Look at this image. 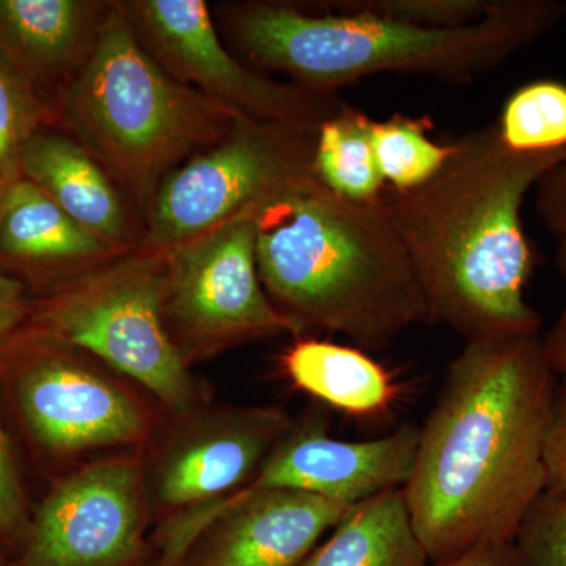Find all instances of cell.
Here are the masks:
<instances>
[{
	"instance_id": "cell-1",
	"label": "cell",
	"mask_w": 566,
	"mask_h": 566,
	"mask_svg": "<svg viewBox=\"0 0 566 566\" xmlns=\"http://www.w3.org/2000/svg\"><path fill=\"white\" fill-rule=\"evenodd\" d=\"M556 379L543 334L465 342L450 363L401 488L430 562L515 542L546 490Z\"/></svg>"
},
{
	"instance_id": "cell-2",
	"label": "cell",
	"mask_w": 566,
	"mask_h": 566,
	"mask_svg": "<svg viewBox=\"0 0 566 566\" xmlns=\"http://www.w3.org/2000/svg\"><path fill=\"white\" fill-rule=\"evenodd\" d=\"M450 145L431 180L381 196L411 256L430 324H444L465 342L542 334V316L526 301L535 255L521 210L528 191L566 163V148L512 150L497 125Z\"/></svg>"
},
{
	"instance_id": "cell-3",
	"label": "cell",
	"mask_w": 566,
	"mask_h": 566,
	"mask_svg": "<svg viewBox=\"0 0 566 566\" xmlns=\"http://www.w3.org/2000/svg\"><path fill=\"white\" fill-rule=\"evenodd\" d=\"M564 20L562 2L495 0L475 24L427 29L367 14L311 13L294 2L221 9L232 52L252 70L279 71L307 91L337 93L375 74L471 84Z\"/></svg>"
},
{
	"instance_id": "cell-4",
	"label": "cell",
	"mask_w": 566,
	"mask_h": 566,
	"mask_svg": "<svg viewBox=\"0 0 566 566\" xmlns=\"http://www.w3.org/2000/svg\"><path fill=\"white\" fill-rule=\"evenodd\" d=\"M256 264L264 292L304 334H344L381 353L409 327L430 324L408 249L382 200L349 202L323 189L260 218Z\"/></svg>"
},
{
	"instance_id": "cell-5",
	"label": "cell",
	"mask_w": 566,
	"mask_h": 566,
	"mask_svg": "<svg viewBox=\"0 0 566 566\" xmlns=\"http://www.w3.org/2000/svg\"><path fill=\"white\" fill-rule=\"evenodd\" d=\"M66 132L120 185L142 218L175 169L240 115L174 80L142 46L118 0L91 61L59 95Z\"/></svg>"
},
{
	"instance_id": "cell-6",
	"label": "cell",
	"mask_w": 566,
	"mask_h": 566,
	"mask_svg": "<svg viewBox=\"0 0 566 566\" xmlns=\"http://www.w3.org/2000/svg\"><path fill=\"white\" fill-rule=\"evenodd\" d=\"M166 293V249L140 244L31 304L28 329L88 354L185 419L203 408L202 394L167 331Z\"/></svg>"
},
{
	"instance_id": "cell-7",
	"label": "cell",
	"mask_w": 566,
	"mask_h": 566,
	"mask_svg": "<svg viewBox=\"0 0 566 566\" xmlns=\"http://www.w3.org/2000/svg\"><path fill=\"white\" fill-rule=\"evenodd\" d=\"M315 136L240 117L207 150L164 180L145 216L142 244L170 249L292 197L323 191Z\"/></svg>"
},
{
	"instance_id": "cell-8",
	"label": "cell",
	"mask_w": 566,
	"mask_h": 566,
	"mask_svg": "<svg viewBox=\"0 0 566 566\" xmlns=\"http://www.w3.org/2000/svg\"><path fill=\"white\" fill-rule=\"evenodd\" d=\"M266 211L245 212L166 249L164 315L189 367L248 342L304 334L275 307L260 279L256 233Z\"/></svg>"
},
{
	"instance_id": "cell-9",
	"label": "cell",
	"mask_w": 566,
	"mask_h": 566,
	"mask_svg": "<svg viewBox=\"0 0 566 566\" xmlns=\"http://www.w3.org/2000/svg\"><path fill=\"white\" fill-rule=\"evenodd\" d=\"M11 395L33 441L55 455L144 444L155 416L93 357L31 329L0 345Z\"/></svg>"
},
{
	"instance_id": "cell-10",
	"label": "cell",
	"mask_w": 566,
	"mask_h": 566,
	"mask_svg": "<svg viewBox=\"0 0 566 566\" xmlns=\"http://www.w3.org/2000/svg\"><path fill=\"white\" fill-rule=\"evenodd\" d=\"M137 39L164 71L240 117L316 134L344 109L338 93L279 82L227 50L203 0H118Z\"/></svg>"
},
{
	"instance_id": "cell-11",
	"label": "cell",
	"mask_w": 566,
	"mask_h": 566,
	"mask_svg": "<svg viewBox=\"0 0 566 566\" xmlns=\"http://www.w3.org/2000/svg\"><path fill=\"white\" fill-rule=\"evenodd\" d=\"M147 474L137 457L81 465L29 520L17 566H133L147 556Z\"/></svg>"
},
{
	"instance_id": "cell-12",
	"label": "cell",
	"mask_w": 566,
	"mask_h": 566,
	"mask_svg": "<svg viewBox=\"0 0 566 566\" xmlns=\"http://www.w3.org/2000/svg\"><path fill=\"white\" fill-rule=\"evenodd\" d=\"M174 423L145 468L148 506L161 516L159 526L248 486L293 419L277 406H221Z\"/></svg>"
},
{
	"instance_id": "cell-13",
	"label": "cell",
	"mask_w": 566,
	"mask_h": 566,
	"mask_svg": "<svg viewBox=\"0 0 566 566\" xmlns=\"http://www.w3.org/2000/svg\"><path fill=\"white\" fill-rule=\"evenodd\" d=\"M419 439V424L405 423L385 438L342 441L329 433L326 416L311 412L293 422L252 482L238 493L294 490L356 505L408 483Z\"/></svg>"
},
{
	"instance_id": "cell-14",
	"label": "cell",
	"mask_w": 566,
	"mask_h": 566,
	"mask_svg": "<svg viewBox=\"0 0 566 566\" xmlns=\"http://www.w3.org/2000/svg\"><path fill=\"white\" fill-rule=\"evenodd\" d=\"M20 174L117 255L144 241L140 212L106 167L69 132L43 126L33 134L22 148Z\"/></svg>"
},
{
	"instance_id": "cell-15",
	"label": "cell",
	"mask_w": 566,
	"mask_h": 566,
	"mask_svg": "<svg viewBox=\"0 0 566 566\" xmlns=\"http://www.w3.org/2000/svg\"><path fill=\"white\" fill-rule=\"evenodd\" d=\"M112 2L0 0V59L39 95H59L91 61Z\"/></svg>"
},
{
	"instance_id": "cell-16",
	"label": "cell",
	"mask_w": 566,
	"mask_h": 566,
	"mask_svg": "<svg viewBox=\"0 0 566 566\" xmlns=\"http://www.w3.org/2000/svg\"><path fill=\"white\" fill-rule=\"evenodd\" d=\"M114 256L117 253L73 221L39 186L25 178L11 182L0 214V260L63 275L66 282Z\"/></svg>"
},
{
	"instance_id": "cell-17",
	"label": "cell",
	"mask_w": 566,
	"mask_h": 566,
	"mask_svg": "<svg viewBox=\"0 0 566 566\" xmlns=\"http://www.w3.org/2000/svg\"><path fill=\"white\" fill-rule=\"evenodd\" d=\"M281 364L294 387L356 419L385 415L400 392L392 374L356 346L297 337Z\"/></svg>"
},
{
	"instance_id": "cell-18",
	"label": "cell",
	"mask_w": 566,
	"mask_h": 566,
	"mask_svg": "<svg viewBox=\"0 0 566 566\" xmlns=\"http://www.w3.org/2000/svg\"><path fill=\"white\" fill-rule=\"evenodd\" d=\"M403 490H389L353 505L326 543L303 566H428Z\"/></svg>"
},
{
	"instance_id": "cell-19",
	"label": "cell",
	"mask_w": 566,
	"mask_h": 566,
	"mask_svg": "<svg viewBox=\"0 0 566 566\" xmlns=\"http://www.w3.org/2000/svg\"><path fill=\"white\" fill-rule=\"evenodd\" d=\"M374 122L345 104L315 134L316 174L327 191L349 202H376L386 191L376 158Z\"/></svg>"
},
{
	"instance_id": "cell-20",
	"label": "cell",
	"mask_w": 566,
	"mask_h": 566,
	"mask_svg": "<svg viewBox=\"0 0 566 566\" xmlns=\"http://www.w3.org/2000/svg\"><path fill=\"white\" fill-rule=\"evenodd\" d=\"M427 117L395 114L385 122H374V145L379 169L394 191L419 188L444 166L452 145L430 139Z\"/></svg>"
},
{
	"instance_id": "cell-21",
	"label": "cell",
	"mask_w": 566,
	"mask_h": 566,
	"mask_svg": "<svg viewBox=\"0 0 566 566\" xmlns=\"http://www.w3.org/2000/svg\"><path fill=\"white\" fill-rule=\"evenodd\" d=\"M497 128L515 151L566 148V84L535 81L517 88L506 99Z\"/></svg>"
},
{
	"instance_id": "cell-22",
	"label": "cell",
	"mask_w": 566,
	"mask_h": 566,
	"mask_svg": "<svg viewBox=\"0 0 566 566\" xmlns=\"http://www.w3.org/2000/svg\"><path fill=\"white\" fill-rule=\"evenodd\" d=\"M494 3L495 0H324L296 6L311 13L367 14L417 28L457 29L482 21Z\"/></svg>"
},
{
	"instance_id": "cell-23",
	"label": "cell",
	"mask_w": 566,
	"mask_h": 566,
	"mask_svg": "<svg viewBox=\"0 0 566 566\" xmlns=\"http://www.w3.org/2000/svg\"><path fill=\"white\" fill-rule=\"evenodd\" d=\"M40 96L0 59V177L20 180V158L29 139L43 128Z\"/></svg>"
},
{
	"instance_id": "cell-24",
	"label": "cell",
	"mask_w": 566,
	"mask_h": 566,
	"mask_svg": "<svg viewBox=\"0 0 566 566\" xmlns=\"http://www.w3.org/2000/svg\"><path fill=\"white\" fill-rule=\"evenodd\" d=\"M513 545L524 566H566V493L539 495Z\"/></svg>"
},
{
	"instance_id": "cell-25",
	"label": "cell",
	"mask_w": 566,
	"mask_h": 566,
	"mask_svg": "<svg viewBox=\"0 0 566 566\" xmlns=\"http://www.w3.org/2000/svg\"><path fill=\"white\" fill-rule=\"evenodd\" d=\"M28 506L13 450L0 422V536L21 545L29 526Z\"/></svg>"
},
{
	"instance_id": "cell-26",
	"label": "cell",
	"mask_w": 566,
	"mask_h": 566,
	"mask_svg": "<svg viewBox=\"0 0 566 566\" xmlns=\"http://www.w3.org/2000/svg\"><path fill=\"white\" fill-rule=\"evenodd\" d=\"M549 365L557 379L546 431L545 491L566 493V359L554 360Z\"/></svg>"
},
{
	"instance_id": "cell-27",
	"label": "cell",
	"mask_w": 566,
	"mask_h": 566,
	"mask_svg": "<svg viewBox=\"0 0 566 566\" xmlns=\"http://www.w3.org/2000/svg\"><path fill=\"white\" fill-rule=\"evenodd\" d=\"M535 210L554 237H566V163L547 172L535 186Z\"/></svg>"
},
{
	"instance_id": "cell-28",
	"label": "cell",
	"mask_w": 566,
	"mask_h": 566,
	"mask_svg": "<svg viewBox=\"0 0 566 566\" xmlns=\"http://www.w3.org/2000/svg\"><path fill=\"white\" fill-rule=\"evenodd\" d=\"M31 314L24 286L17 279L0 274V345L22 329Z\"/></svg>"
},
{
	"instance_id": "cell-29",
	"label": "cell",
	"mask_w": 566,
	"mask_h": 566,
	"mask_svg": "<svg viewBox=\"0 0 566 566\" xmlns=\"http://www.w3.org/2000/svg\"><path fill=\"white\" fill-rule=\"evenodd\" d=\"M433 566H524L513 543L482 545L436 562Z\"/></svg>"
},
{
	"instance_id": "cell-30",
	"label": "cell",
	"mask_w": 566,
	"mask_h": 566,
	"mask_svg": "<svg viewBox=\"0 0 566 566\" xmlns=\"http://www.w3.org/2000/svg\"><path fill=\"white\" fill-rule=\"evenodd\" d=\"M543 344L549 363L566 359V305L553 329L543 335Z\"/></svg>"
},
{
	"instance_id": "cell-31",
	"label": "cell",
	"mask_w": 566,
	"mask_h": 566,
	"mask_svg": "<svg viewBox=\"0 0 566 566\" xmlns=\"http://www.w3.org/2000/svg\"><path fill=\"white\" fill-rule=\"evenodd\" d=\"M554 263H556L557 273L560 274V277L566 282V237L558 240Z\"/></svg>"
},
{
	"instance_id": "cell-32",
	"label": "cell",
	"mask_w": 566,
	"mask_h": 566,
	"mask_svg": "<svg viewBox=\"0 0 566 566\" xmlns=\"http://www.w3.org/2000/svg\"><path fill=\"white\" fill-rule=\"evenodd\" d=\"M133 566H161V564H159L158 556H156L155 551H153L150 547L147 556L142 558V560L137 562V564H134Z\"/></svg>"
},
{
	"instance_id": "cell-33",
	"label": "cell",
	"mask_w": 566,
	"mask_h": 566,
	"mask_svg": "<svg viewBox=\"0 0 566 566\" xmlns=\"http://www.w3.org/2000/svg\"><path fill=\"white\" fill-rule=\"evenodd\" d=\"M11 182L0 177V214H2L3 205H6L7 196H9Z\"/></svg>"
},
{
	"instance_id": "cell-34",
	"label": "cell",
	"mask_w": 566,
	"mask_h": 566,
	"mask_svg": "<svg viewBox=\"0 0 566 566\" xmlns=\"http://www.w3.org/2000/svg\"><path fill=\"white\" fill-rule=\"evenodd\" d=\"M562 11H564V18H566V2H562Z\"/></svg>"
},
{
	"instance_id": "cell-35",
	"label": "cell",
	"mask_w": 566,
	"mask_h": 566,
	"mask_svg": "<svg viewBox=\"0 0 566 566\" xmlns=\"http://www.w3.org/2000/svg\"><path fill=\"white\" fill-rule=\"evenodd\" d=\"M0 566H6V565L2 564V560H0Z\"/></svg>"
}]
</instances>
